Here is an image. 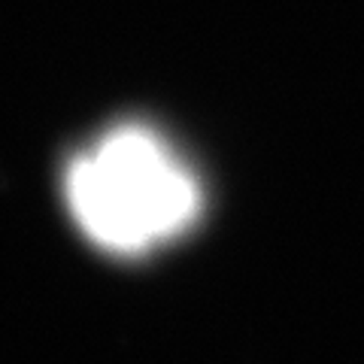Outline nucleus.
Instances as JSON below:
<instances>
[{
    "mask_svg": "<svg viewBox=\"0 0 364 364\" xmlns=\"http://www.w3.org/2000/svg\"><path fill=\"white\" fill-rule=\"evenodd\" d=\"M64 200L85 240L116 258L182 240L203 213L198 173L146 122H119L79 149L64 170Z\"/></svg>",
    "mask_w": 364,
    "mask_h": 364,
    "instance_id": "obj_1",
    "label": "nucleus"
}]
</instances>
